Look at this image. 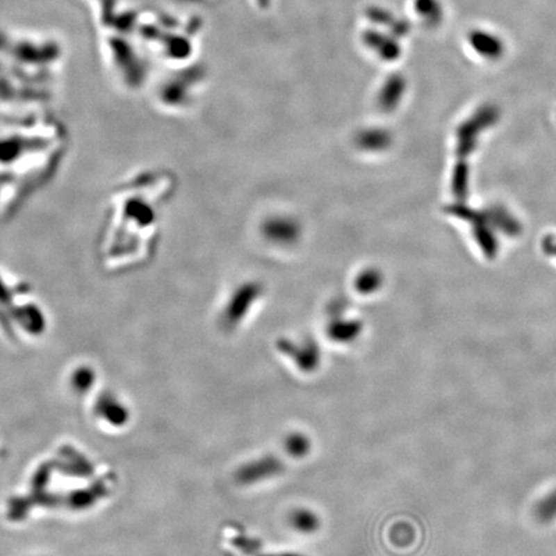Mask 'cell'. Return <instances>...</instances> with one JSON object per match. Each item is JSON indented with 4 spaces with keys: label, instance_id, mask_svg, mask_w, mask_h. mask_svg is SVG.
Listing matches in <instances>:
<instances>
[{
    "label": "cell",
    "instance_id": "obj_3",
    "mask_svg": "<svg viewBox=\"0 0 556 556\" xmlns=\"http://www.w3.org/2000/svg\"><path fill=\"white\" fill-rule=\"evenodd\" d=\"M282 469L284 466L281 461L273 456H265L241 466L236 473V479L241 484H252L276 477Z\"/></svg>",
    "mask_w": 556,
    "mask_h": 556
},
{
    "label": "cell",
    "instance_id": "obj_2",
    "mask_svg": "<svg viewBox=\"0 0 556 556\" xmlns=\"http://www.w3.org/2000/svg\"><path fill=\"white\" fill-rule=\"evenodd\" d=\"M47 308L33 284L0 265V329H24L25 334L43 332Z\"/></svg>",
    "mask_w": 556,
    "mask_h": 556
},
{
    "label": "cell",
    "instance_id": "obj_1",
    "mask_svg": "<svg viewBox=\"0 0 556 556\" xmlns=\"http://www.w3.org/2000/svg\"><path fill=\"white\" fill-rule=\"evenodd\" d=\"M69 137L58 128L0 131V220L22 208L54 179L66 157Z\"/></svg>",
    "mask_w": 556,
    "mask_h": 556
},
{
    "label": "cell",
    "instance_id": "obj_4",
    "mask_svg": "<svg viewBox=\"0 0 556 556\" xmlns=\"http://www.w3.org/2000/svg\"><path fill=\"white\" fill-rule=\"evenodd\" d=\"M290 525L300 533H313L320 528V518L312 510L296 509L288 516Z\"/></svg>",
    "mask_w": 556,
    "mask_h": 556
},
{
    "label": "cell",
    "instance_id": "obj_6",
    "mask_svg": "<svg viewBox=\"0 0 556 556\" xmlns=\"http://www.w3.org/2000/svg\"><path fill=\"white\" fill-rule=\"evenodd\" d=\"M539 515L545 521L553 519L556 515V492L546 497L539 506Z\"/></svg>",
    "mask_w": 556,
    "mask_h": 556
},
{
    "label": "cell",
    "instance_id": "obj_5",
    "mask_svg": "<svg viewBox=\"0 0 556 556\" xmlns=\"http://www.w3.org/2000/svg\"><path fill=\"white\" fill-rule=\"evenodd\" d=\"M285 450L290 456L300 459L308 455V452L311 450V442L305 435L295 433L287 436L285 441Z\"/></svg>",
    "mask_w": 556,
    "mask_h": 556
}]
</instances>
